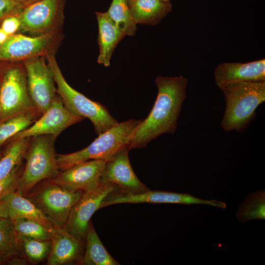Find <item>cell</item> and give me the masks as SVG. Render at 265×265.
Here are the masks:
<instances>
[{
	"mask_svg": "<svg viewBox=\"0 0 265 265\" xmlns=\"http://www.w3.org/2000/svg\"><path fill=\"white\" fill-rule=\"evenodd\" d=\"M158 92L151 111L132 134L127 145L130 150L146 147L159 135L173 134L177 128L182 104L186 97L188 80L180 76H158L155 80Z\"/></svg>",
	"mask_w": 265,
	"mask_h": 265,
	"instance_id": "1",
	"label": "cell"
},
{
	"mask_svg": "<svg viewBox=\"0 0 265 265\" xmlns=\"http://www.w3.org/2000/svg\"><path fill=\"white\" fill-rule=\"evenodd\" d=\"M219 88L226 103L221 128L242 132L255 117L257 107L265 101V81L232 82Z\"/></svg>",
	"mask_w": 265,
	"mask_h": 265,
	"instance_id": "2",
	"label": "cell"
},
{
	"mask_svg": "<svg viewBox=\"0 0 265 265\" xmlns=\"http://www.w3.org/2000/svg\"><path fill=\"white\" fill-rule=\"evenodd\" d=\"M45 57L57 85V93L68 110L76 115L89 119L92 123L97 135L119 123L110 114L106 106L90 100L67 83L53 52L46 54Z\"/></svg>",
	"mask_w": 265,
	"mask_h": 265,
	"instance_id": "3",
	"label": "cell"
},
{
	"mask_svg": "<svg viewBox=\"0 0 265 265\" xmlns=\"http://www.w3.org/2000/svg\"><path fill=\"white\" fill-rule=\"evenodd\" d=\"M57 137L44 134L31 137L25 157L26 164L17 181V193L25 196L37 184L51 180L58 174L54 149Z\"/></svg>",
	"mask_w": 265,
	"mask_h": 265,
	"instance_id": "4",
	"label": "cell"
},
{
	"mask_svg": "<svg viewBox=\"0 0 265 265\" xmlns=\"http://www.w3.org/2000/svg\"><path fill=\"white\" fill-rule=\"evenodd\" d=\"M141 120L129 119L117 125L98 135L86 148L67 154H56L59 171L90 159L108 161L120 150L127 148L128 142Z\"/></svg>",
	"mask_w": 265,
	"mask_h": 265,
	"instance_id": "5",
	"label": "cell"
},
{
	"mask_svg": "<svg viewBox=\"0 0 265 265\" xmlns=\"http://www.w3.org/2000/svg\"><path fill=\"white\" fill-rule=\"evenodd\" d=\"M83 192L68 191L50 180H45L25 196L44 214L54 228H62Z\"/></svg>",
	"mask_w": 265,
	"mask_h": 265,
	"instance_id": "6",
	"label": "cell"
},
{
	"mask_svg": "<svg viewBox=\"0 0 265 265\" xmlns=\"http://www.w3.org/2000/svg\"><path fill=\"white\" fill-rule=\"evenodd\" d=\"M35 107L29 94L22 62L0 68V123Z\"/></svg>",
	"mask_w": 265,
	"mask_h": 265,
	"instance_id": "7",
	"label": "cell"
},
{
	"mask_svg": "<svg viewBox=\"0 0 265 265\" xmlns=\"http://www.w3.org/2000/svg\"><path fill=\"white\" fill-rule=\"evenodd\" d=\"M118 191L111 183H102L94 189L83 192L72 208L63 229L77 239L85 243L90 218L100 209L102 202L110 193Z\"/></svg>",
	"mask_w": 265,
	"mask_h": 265,
	"instance_id": "8",
	"label": "cell"
},
{
	"mask_svg": "<svg viewBox=\"0 0 265 265\" xmlns=\"http://www.w3.org/2000/svg\"><path fill=\"white\" fill-rule=\"evenodd\" d=\"M45 59V55H41L22 61L30 98L42 114L57 95L52 71Z\"/></svg>",
	"mask_w": 265,
	"mask_h": 265,
	"instance_id": "9",
	"label": "cell"
},
{
	"mask_svg": "<svg viewBox=\"0 0 265 265\" xmlns=\"http://www.w3.org/2000/svg\"><path fill=\"white\" fill-rule=\"evenodd\" d=\"M63 0H39L24 7L18 13L19 31L38 36L58 30Z\"/></svg>",
	"mask_w": 265,
	"mask_h": 265,
	"instance_id": "10",
	"label": "cell"
},
{
	"mask_svg": "<svg viewBox=\"0 0 265 265\" xmlns=\"http://www.w3.org/2000/svg\"><path fill=\"white\" fill-rule=\"evenodd\" d=\"M58 30L46 34L27 36L14 34L0 45V61H23L53 52L60 38Z\"/></svg>",
	"mask_w": 265,
	"mask_h": 265,
	"instance_id": "11",
	"label": "cell"
},
{
	"mask_svg": "<svg viewBox=\"0 0 265 265\" xmlns=\"http://www.w3.org/2000/svg\"><path fill=\"white\" fill-rule=\"evenodd\" d=\"M169 203L181 204H203L225 209L224 202L216 200H207L195 197L189 193L151 190L137 193H124L118 191L109 194L101 203L100 209L114 204L122 203Z\"/></svg>",
	"mask_w": 265,
	"mask_h": 265,
	"instance_id": "12",
	"label": "cell"
},
{
	"mask_svg": "<svg viewBox=\"0 0 265 265\" xmlns=\"http://www.w3.org/2000/svg\"><path fill=\"white\" fill-rule=\"evenodd\" d=\"M84 119L68 110L57 94L50 106L37 120L10 139L31 137L44 134L58 136L64 130Z\"/></svg>",
	"mask_w": 265,
	"mask_h": 265,
	"instance_id": "13",
	"label": "cell"
},
{
	"mask_svg": "<svg viewBox=\"0 0 265 265\" xmlns=\"http://www.w3.org/2000/svg\"><path fill=\"white\" fill-rule=\"evenodd\" d=\"M106 163V161L102 159L84 161L59 171L50 180L69 191H88L100 183Z\"/></svg>",
	"mask_w": 265,
	"mask_h": 265,
	"instance_id": "14",
	"label": "cell"
},
{
	"mask_svg": "<svg viewBox=\"0 0 265 265\" xmlns=\"http://www.w3.org/2000/svg\"><path fill=\"white\" fill-rule=\"evenodd\" d=\"M129 151L124 148L118 152L106 163L100 182L116 186L118 191L124 193H137L150 189L135 175L131 166Z\"/></svg>",
	"mask_w": 265,
	"mask_h": 265,
	"instance_id": "15",
	"label": "cell"
},
{
	"mask_svg": "<svg viewBox=\"0 0 265 265\" xmlns=\"http://www.w3.org/2000/svg\"><path fill=\"white\" fill-rule=\"evenodd\" d=\"M52 247L47 265H82L85 243L66 232L62 228H54Z\"/></svg>",
	"mask_w": 265,
	"mask_h": 265,
	"instance_id": "16",
	"label": "cell"
},
{
	"mask_svg": "<svg viewBox=\"0 0 265 265\" xmlns=\"http://www.w3.org/2000/svg\"><path fill=\"white\" fill-rule=\"evenodd\" d=\"M214 76L218 87L232 82L265 81V59L220 64L215 69Z\"/></svg>",
	"mask_w": 265,
	"mask_h": 265,
	"instance_id": "17",
	"label": "cell"
},
{
	"mask_svg": "<svg viewBox=\"0 0 265 265\" xmlns=\"http://www.w3.org/2000/svg\"><path fill=\"white\" fill-rule=\"evenodd\" d=\"M95 13L99 30L97 42L99 54L97 62L108 67L115 48L125 35L117 27L106 12Z\"/></svg>",
	"mask_w": 265,
	"mask_h": 265,
	"instance_id": "18",
	"label": "cell"
},
{
	"mask_svg": "<svg viewBox=\"0 0 265 265\" xmlns=\"http://www.w3.org/2000/svg\"><path fill=\"white\" fill-rule=\"evenodd\" d=\"M28 264L12 220L0 217V265Z\"/></svg>",
	"mask_w": 265,
	"mask_h": 265,
	"instance_id": "19",
	"label": "cell"
},
{
	"mask_svg": "<svg viewBox=\"0 0 265 265\" xmlns=\"http://www.w3.org/2000/svg\"><path fill=\"white\" fill-rule=\"evenodd\" d=\"M128 2L136 24L156 26L172 10L170 2L162 0H128Z\"/></svg>",
	"mask_w": 265,
	"mask_h": 265,
	"instance_id": "20",
	"label": "cell"
},
{
	"mask_svg": "<svg viewBox=\"0 0 265 265\" xmlns=\"http://www.w3.org/2000/svg\"><path fill=\"white\" fill-rule=\"evenodd\" d=\"M6 206L8 217L11 220L25 218L36 221L52 232L53 226L44 214L25 196L16 191L5 195L1 199Z\"/></svg>",
	"mask_w": 265,
	"mask_h": 265,
	"instance_id": "21",
	"label": "cell"
},
{
	"mask_svg": "<svg viewBox=\"0 0 265 265\" xmlns=\"http://www.w3.org/2000/svg\"><path fill=\"white\" fill-rule=\"evenodd\" d=\"M31 137L9 139L0 152V180L6 178L17 166L23 163Z\"/></svg>",
	"mask_w": 265,
	"mask_h": 265,
	"instance_id": "22",
	"label": "cell"
},
{
	"mask_svg": "<svg viewBox=\"0 0 265 265\" xmlns=\"http://www.w3.org/2000/svg\"><path fill=\"white\" fill-rule=\"evenodd\" d=\"M83 265H119L109 254L90 221L85 239Z\"/></svg>",
	"mask_w": 265,
	"mask_h": 265,
	"instance_id": "23",
	"label": "cell"
},
{
	"mask_svg": "<svg viewBox=\"0 0 265 265\" xmlns=\"http://www.w3.org/2000/svg\"><path fill=\"white\" fill-rule=\"evenodd\" d=\"M42 114L33 108L17 114L0 123V149L17 133L32 125Z\"/></svg>",
	"mask_w": 265,
	"mask_h": 265,
	"instance_id": "24",
	"label": "cell"
},
{
	"mask_svg": "<svg viewBox=\"0 0 265 265\" xmlns=\"http://www.w3.org/2000/svg\"><path fill=\"white\" fill-rule=\"evenodd\" d=\"M236 216L238 221L242 223L251 220L265 219V189L249 193L239 206Z\"/></svg>",
	"mask_w": 265,
	"mask_h": 265,
	"instance_id": "25",
	"label": "cell"
},
{
	"mask_svg": "<svg viewBox=\"0 0 265 265\" xmlns=\"http://www.w3.org/2000/svg\"><path fill=\"white\" fill-rule=\"evenodd\" d=\"M106 12L125 36L135 34L136 24L132 18L128 0H112Z\"/></svg>",
	"mask_w": 265,
	"mask_h": 265,
	"instance_id": "26",
	"label": "cell"
},
{
	"mask_svg": "<svg viewBox=\"0 0 265 265\" xmlns=\"http://www.w3.org/2000/svg\"><path fill=\"white\" fill-rule=\"evenodd\" d=\"M18 237L28 264L37 265L47 260L52 247L51 240H39L20 235Z\"/></svg>",
	"mask_w": 265,
	"mask_h": 265,
	"instance_id": "27",
	"label": "cell"
},
{
	"mask_svg": "<svg viewBox=\"0 0 265 265\" xmlns=\"http://www.w3.org/2000/svg\"><path fill=\"white\" fill-rule=\"evenodd\" d=\"M14 228L18 235L35 239L51 240L52 233L38 222L25 218L12 220Z\"/></svg>",
	"mask_w": 265,
	"mask_h": 265,
	"instance_id": "28",
	"label": "cell"
},
{
	"mask_svg": "<svg viewBox=\"0 0 265 265\" xmlns=\"http://www.w3.org/2000/svg\"><path fill=\"white\" fill-rule=\"evenodd\" d=\"M24 167L23 163L15 167L6 178L0 180V200L7 194L16 191L17 181Z\"/></svg>",
	"mask_w": 265,
	"mask_h": 265,
	"instance_id": "29",
	"label": "cell"
},
{
	"mask_svg": "<svg viewBox=\"0 0 265 265\" xmlns=\"http://www.w3.org/2000/svg\"><path fill=\"white\" fill-rule=\"evenodd\" d=\"M24 7L17 0H0V20L18 13Z\"/></svg>",
	"mask_w": 265,
	"mask_h": 265,
	"instance_id": "30",
	"label": "cell"
},
{
	"mask_svg": "<svg viewBox=\"0 0 265 265\" xmlns=\"http://www.w3.org/2000/svg\"><path fill=\"white\" fill-rule=\"evenodd\" d=\"M20 21L18 13L3 19L0 28L9 36L16 34L20 30Z\"/></svg>",
	"mask_w": 265,
	"mask_h": 265,
	"instance_id": "31",
	"label": "cell"
},
{
	"mask_svg": "<svg viewBox=\"0 0 265 265\" xmlns=\"http://www.w3.org/2000/svg\"><path fill=\"white\" fill-rule=\"evenodd\" d=\"M0 217H9L7 208L1 200H0Z\"/></svg>",
	"mask_w": 265,
	"mask_h": 265,
	"instance_id": "32",
	"label": "cell"
},
{
	"mask_svg": "<svg viewBox=\"0 0 265 265\" xmlns=\"http://www.w3.org/2000/svg\"><path fill=\"white\" fill-rule=\"evenodd\" d=\"M8 35L1 28H0V45H2L8 38Z\"/></svg>",
	"mask_w": 265,
	"mask_h": 265,
	"instance_id": "33",
	"label": "cell"
},
{
	"mask_svg": "<svg viewBox=\"0 0 265 265\" xmlns=\"http://www.w3.org/2000/svg\"><path fill=\"white\" fill-rule=\"evenodd\" d=\"M18 2L22 4L24 6H26L31 3L37 1L39 0H17Z\"/></svg>",
	"mask_w": 265,
	"mask_h": 265,
	"instance_id": "34",
	"label": "cell"
},
{
	"mask_svg": "<svg viewBox=\"0 0 265 265\" xmlns=\"http://www.w3.org/2000/svg\"><path fill=\"white\" fill-rule=\"evenodd\" d=\"M163 1H170V0H162Z\"/></svg>",
	"mask_w": 265,
	"mask_h": 265,
	"instance_id": "35",
	"label": "cell"
},
{
	"mask_svg": "<svg viewBox=\"0 0 265 265\" xmlns=\"http://www.w3.org/2000/svg\"><path fill=\"white\" fill-rule=\"evenodd\" d=\"M1 157V153L0 152V159Z\"/></svg>",
	"mask_w": 265,
	"mask_h": 265,
	"instance_id": "36",
	"label": "cell"
}]
</instances>
